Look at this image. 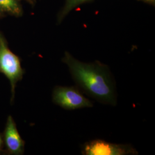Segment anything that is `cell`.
<instances>
[{
    "mask_svg": "<svg viewBox=\"0 0 155 155\" xmlns=\"http://www.w3.org/2000/svg\"><path fill=\"white\" fill-rule=\"evenodd\" d=\"M18 1H21V0H18ZM24 1H25L26 2H27L31 5H34L35 2V0H24Z\"/></svg>",
    "mask_w": 155,
    "mask_h": 155,
    "instance_id": "obj_9",
    "label": "cell"
},
{
    "mask_svg": "<svg viewBox=\"0 0 155 155\" xmlns=\"http://www.w3.org/2000/svg\"><path fill=\"white\" fill-rule=\"evenodd\" d=\"M4 154L22 155L24 153L25 141L20 136L15 120L11 115L8 117L2 134Z\"/></svg>",
    "mask_w": 155,
    "mask_h": 155,
    "instance_id": "obj_5",
    "label": "cell"
},
{
    "mask_svg": "<svg viewBox=\"0 0 155 155\" xmlns=\"http://www.w3.org/2000/svg\"><path fill=\"white\" fill-rule=\"evenodd\" d=\"M84 155H138V152L129 144H113L102 140H94L83 145Z\"/></svg>",
    "mask_w": 155,
    "mask_h": 155,
    "instance_id": "obj_4",
    "label": "cell"
},
{
    "mask_svg": "<svg viewBox=\"0 0 155 155\" xmlns=\"http://www.w3.org/2000/svg\"><path fill=\"white\" fill-rule=\"evenodd\" d=\"M62 61L67 65L73 80L83 92L101 103L116 105V84L107 65L98 61H79L68 52H65Z\"/></svg>",
    "mask_w": 155,
    "mask_h": 155,
    "instance_id": "obj_1",
    "label": "cell"
},
{
    "mask_svg": "<svg viewBox=\"0 0 155 155\" xmlns=\"http://www.w3.org/2000/svg\"><path fill=\"white\" fill-rule=\"evenodd\" d=\"M142 1H144L145 2H150V3H154L155 2V0H142Z\"/></svg>",
    "mask_w": 155,
    "mask_h": 155,
    "instance_id": "obj_10",
    "label": "cell"
},
{
    "mask_svg": "<svg viewBox=\"0 0 155 155\" xmlns=\"http://www.w3.org/2000/svg\"><path fill=\"white\" fill-rule=\"evenodd\" d=\"M52 101L66 110L91 107L93 104L75 86H56L53 90Z\"/></svg>",
    "mask_w": 155,
    "mask_h": 155,
    "instance_id": "obj_3",
    "label": "cell"
},
{
    "mask_svg": "<svg viewBox=\"0 0 155 155\" xmlns=\"http://www.w3.org/2000/svg\"><path fill=\"white\" fill-rule=\"evenodd\" d=\"M89 1L90 0H66L65 4L58 15L59 22H61L63 19L73 9Z\"/></svg>",
    "mask_w": 155,
    "mask_h": 155,
    "instance_id": "obj_7",
    "label": "cell"
},
{
    "mask_svg": "<svg viewBox=\"0 0 155 155\" xmlns=\"http://www.w3.org/2000/svg\"><path fill=\"white\" fill-rule=\"evenodd\" d=\"M0 73L8 79L11 86L10 103L15 102L17 84L21 81L25 74L20 58L8 47L4 34L0 31Z\"/></svg>",
    "mask_w": 155,
    "mask_h": 155,
    "instance_id": "obj_2",
    "label": "cell"
},
{
    "mask_svg": "<svg viewBox=\"0 0 155 155\" xmlns=\"http://www.w3.org/2000/svg\"><path fill=\"white\" fill-rule=\"evenodd\" d=\"M18 0H0V13L12 16H21L22 8Z\"/></svg>",
    "mask_w": 155,
    "mask_h": 155,
    "instance_id": "obj_6",
    "label": "cell"
},
{
    "mask_svg": "<svg viewBox=\"0 0 155 155\" xmlns=\"http://www.w3.org/2000/svg\"><path fill=\"white\" fill-rule=\"evenodd\" d=\"M4 141L2 138V134L0 133V154L3 153L4 154Z\"/></svg>",
    "mask_w": 155,
    "mask_h": 155,
    "instance_id": "obj_8",
    "label": "cell"
},
{
    "mask_svg": "<svg viewBox=\"0 0 155 155\" xmlns=\"http://www.w3.org/2000/svg\"><path fill=\"white\" fill-rule=\"evenodd\" d=\"M4 17V14H2V13H0V19L1 18H2V17Z\"/></svg>",
    "mask_w": 155,
    "mask_h": 155,
    "instance_id": "obj_11",
    "label": "cell"
}]
</instances>
